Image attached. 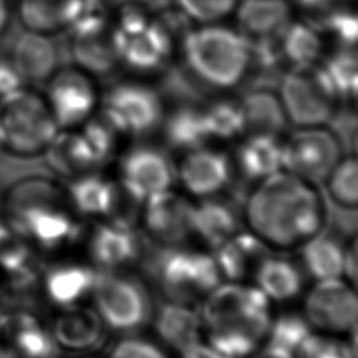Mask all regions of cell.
Wrapping results in <instances>:
<instances>
[{
  "mask_svg": "<svg viewBox=\"0 0 358 358\" xmlns=\"http://www.w3.org/2000/svg\"><path fill=\"white\" fill-rule=\"evenodd\" d=\"M246 220L264 245L289 249L322 234L326 204L312 182L275 172L249 196Z\"/></svg>",
  "mask_w": 358,
  "mask_h": 358,
  "instance_id": "obj_1",
  "label": "cell"
},
{
  "mask_svg": "<svg viewBox=\"0 0 358 358\" xmlns=\"http://www.w3.org/2000/svg\"><path fill=\"white\" fill-rule=\"evenodd\" d=\"M66 190L45 175H27L1 192V221L32 249L55 250L71 243L78 225L66 208Z\"/></svg>",
  "mask_w": 358,
  "mask_h": 358,
  "instance_id": "obj_2",
  "label": "cell"
},
{
  "mask_svg": "<svg viewBox=\"0 0 358 358\" xmlns=\"http://www.w3.org/2000/svg\"><path fill=\"white\" fill-rule=\"evenodd\" d=\"M176 55L186 76L213 94H228L250 77L252 43L225 22L192 25L179 38Z\"/></svg>",
  "mask_w": 358,
  "mask_h": 358,
  "instance_id": "obj_3",
  "label": "cell"
},
{
  "mask_svg": "<svg viewBox=\"0 0 358 358\" xmlns=\"http://www.w3.org/2000/svg\"><path fill=\"white\" fill-rule=\"evenodd\" d=\"M59 127L43 94L21 85L0 96V150L17 158L42 155Z\"/></svg>",
  "mask_w": 358,
  "mask_h": 358,
  "instance_id": "obj_4",
  "label": "cell"
},
{
  "mask_svg": "<svg viewBox=\"0 0 358 358\" xmlns=\"http://www.w3.org/2000/svg\"><path fill=\"white\" fill-rule=\"evenodd\" d=\"M99 113L119 134L145 136L161 127L165 98L147 78L129 76L101 91Z\"/></svg>",
  "mask_w": 358,
  "mask_h": 358,
  "instance_id": "obj_5",
  "label": "cell"
},
{
  "mask_svg": "<svg viewBox=\"0 0 358 358\" xmlns=\"http://www.w3.org/2000/svg\"><path fill=\"white\" fill-rule=\"evenodd\" d=\"M277 94L295 127L326 126L341 103L319 64L285 69Z\"/></svg>",
  "mask_w": 358,
  "mask_h": 358,
  "instance_id": "obj_6",
  "label": "cell"
},
{
  "mask_svg": "<svg viewBox=\"0 0 358 358\" xmlns=\"http://www.w3.org/2000/svg\"><path fill=\"white\" fill-rule=\"evenodd\" d=\"M208 330H232L259 343L270 327L268 298L257 287L217 285L203 305Z\"/></svg>",
  "mask_w": 358,
  "mask_h": 358,
  "instance_id": "obj_7",
  "label": "cell"
},
{
  "mask_svg": "<svg viewBox=\"0 0 358 358\" xmlns=\"http://www.w3.org/2000/svg\"><path fill=\"white\" fill-rule=\"evenodd\" d=\"M150 270L162 289L175 302H187L220 285V270L213 256L176 248L159 250Z\"/></svg>",
  "mask_w": 358,
  "mask_h": 358,
  "instance_id": "obj_8",
  "label": "cell"
},
{
  "mask_svg": "<svg viewBox=\"0 0 358 358\" xmlns=\"http://www.w3.org/2000/svg\"><path fill=\"white\" fill-rule=\"evenodd\" d=\"M112 38L120 67L143 78L165 71L176 55L179 42L173 29L157 17L131 34L112 32Z\"/></svg>",
  "mask_w": 358,
  "mask_h": 358,
  "instance_id": "obj_9",
  "label": "cell"
},
{
  "mask_svg": "<svg viewBox=\"0 0 358 358\" xmlns=\"http://www.w3.org/2000/svg\"><path fill=\"white\" fill-rule=\"evenodd\" d=\"M43 98L59 129H76L99 108L98 80L76 67H59L45 83Z\"/></svg>",
  "mask_w": 358,
  "mask_h": 358,
  "instance_id": "obj_10",
  "label": "cell"
},
{
  "mask_svg": "<svg viewBox=\"0 0 358 358\" xmlns=\"http://www.w3.org/2000/svg\"><path fill=\"white\" fill-rule=\"evenodd\" d=\"M91 292L98 316L113 330L133 331L150 317V299L134 278L101 273L95 275Z\"/></svg>",
  "mask_w": 358,
  "mask_h": 358,
  "instance_id": "obj_11",
  "label": "cell"
},
{
  "mask_svg": "<svg viewBox=\"0 0 358 358\" xmlns=\"http://www.w3.org/2000/svg\"><path fill=\"white\" fill-rule=\"evenodd\" d=\"M343 147L336 134L324 126L296 127L281 143V168L308 182L327 178L340 161Z\"/></svg>",
  "mask_w": 358,
  "mask_h": 358,
  "instance_id": "obj_12",
  "label": "cell"
},
{
  "mask_svg": "<svg viewBox=\"0 0 358 358\" xmlns=\"http://www.w3.org/2000/svg\"><path fill=\"white\" fill-rule=\"evenodd\" d=\"M57 345L48 327L31 310H0V358H56Z\"/></svg>",
  "mask_w": 358,
  "mask_h": 358,
  "instance_id": "obj_13",
  "label": "cell"
},
{
  "mask_svg": "<svg viewBox=\"0 0 358 358\" xmlns=\"http://www.w3.org/2000/svg\"><path fill=\"white\" fill-rule=\"evenodd\" d=\"M308 323L327 330L355 331L358 302L352 288L340 278L320 280L305 301Z\"/></svg>",
  "mask_w": 358,
  "mask_h": 358,
  "instance_id": "obj_14",
  "label": "cell"
},
{
  "mask_svg": "<svg viewBox=\"0 0 358 358\" xmlns=\"http://www.w3.org/2000/svg\"><path fill=\"white\" fill-rule=\"evenodd\" d=\"M120 178L131 199L145 201L152 194L169 189L173 172L164 151L152 145H137L123 157Z\"/></svg>",
  "mask_w": 358,
  "mask_h": 358,
  "instance_id": "obj_15",
  "label": "cell"
},
{
  "mask_svg": "<svg viewBox=\"0 0 358 358\" xmlns=\"http://www.w3.org/2000/svg\"><path fill=\"white\" fill-rule=\"evenodd\" d=\"M7 59L24 85L45 84L60 67L53 36L25 29L13 43Z\"/></svg>",
  "mask_w": 358,
  "mask_h": 358,
  "instance_id": "obj_16",
  "label": "cell"
},
{
  "mask_svg": "<svg viewBox=\"0 0 358 358\" xmlns=\"http://www.w3.org/2000/svg\"><path fill=\"white\" fill-rule=\"evenodd\" d=\"M73 64L94 78L109 77L119 67V59L112 38L110 22L96 27L69 29Z\"/></svg>",
  "mask_w": 358,
  "mask_h": 358,
  "instance_id": "obj_17",
  "label": "cell"
},
{
  "mask_svg": "<svg viewBox=\"0 0 358 358\" xmlns=\"http://www.w3.org/2000/svg\"><path fill=\"white\" fill-rule=\"evenodd\" d=\"M144 206L147 231L166 245H175L192 235V210L186 199L168 190L148 197Z\"/></svg>",
  "mask_w": 358,
  "mask_h": 358,
  "instance_id": "obj_18",
  "label": "cell"
},
{
  "mask_svg": "<svg viewBox=\"0 0 358 358\" xmlns=\"http://www.w3.org/2000/svg\"><path fill=\"white\" fill-rule=\"evenodd\" d=\"M291 0H238L236 28L250 41H274L294 18Z\"/></svg>",
  "mask_w": 358,
  "mask_h": 358,
  "instance_id": "obj_19",
  "label": "cell"
},
{
  "mask_svg": "<svg viewBox=\"0 0 358 358\" xmlns=\"http://www.w3.org/2000/svg\"><path fill=\"white\" fill-rule=\"evenodd\" d=\"M183 186L196 196H210L229 180L231 165L225 154L199 147L189 151L179 169Z\"/></svg>",
  "mask_w": 358,
  "mask_h": 358,
  "instance_id": "obj_20",
  "label": "cell"
},
{
  "mask_svg": "<svg viewBox=\"0 0 358 358\" xmlns=\"http://www.w3.org/2000/svg\"><path fill=\"white\" fill-rule=\"evenodd\" d=\"M140 252V241L124 220H115L95 228L90 241L94 262L103 268H117L133 262Z\"/></svg>",
  "mask_w": 358,
  "mask_h": 358,
  "instance_id": "obj_21",
  "label": "cell"
},
{
  "mask_svg": "<svg viewBox=\"0 0 358 358\" xmlns=\"http://www.w3.org/2000/svg\"><path fill=\"white\" fill-rule=\"evenodd\" d=\"M102 320L96 310L77 305L63 308L55 319L50 331L57 348L73 352L88 351L102 340Z\"/></svg>",
  "mask_w": 358,
  "mask_h": 358,
  "instance_id": "obj_22",
  "label": "cell"
},
{
  "mask_svg": "<svg viewBox=\"0 0 358 358\" xmlns=\"http://www.w3.org/2000/svg\"><path fill=\"white\" fill-rule=\"evenodd\" d=\"M96 273L77 263H57L42 273L41 285L45 298L59 308L77 305L94 285Z\"/></svg>",
  "mask_w": 358,
  "mask_h": 358,
  "instance_id": "obj_23",
  "label": "cell"
},
{
  "mask_svg": "<svg viewBox=\"0 0 358 358\" xmlns=\"http://www.w3.org/2000/svg\"><path fill=\"white\" fill-rule=\"evenodd\" d=\"M324 36L309 21L294 17L277 38V48L285 69L317 64L327 50Z\"/></svg>",
  "mask_w": 358,
  "mask_h": 358,
  "instance_id": "obj_24",
  "label": "cell"
},
{
  "mask_svg": "<svg viewBox=\"0 0 358 358\" xmlns=\"http://www.w3.org/2000/svg\"><path fill=\"white\" fill-rule=\"evenodd\" d=\"M83 0H17V15L25 31L55 35L76 22Z\"/></svg>",
  "mask_w": 358,
  "mask_h": 358,
  "instance_id": "obj_25",
  "label": "cell"
},
{
  "mask_svg": "<svg viewBox=\"0 0 358 358\" xmlns=\"http://www.w3.org/2000/svg\"><path fill=\"white\" fill-rule=\"evenodd\" d=\"M42 155L55 173L66 178H77L98 165L81 131L74 129H59Z\"/></svg>",
  "mask_w": 358,
  "mask_h": 358,
  "instance_id": "obj_26",
  "label": "cell"
},
{
  "mask_svg": "<svg viewBox=\"0 0 358 358\" xmlns=\"http://www.w3.org/2000/svg\"><path fill=\"white\" fill-rule=\"evenodd\" d=\"M239 106L248 134L278 136L289 124L277 91L267 87L249 90L239 99Z\"/></svg>",
  "mask_w": 358,
  "mask_h": 358,
  "instance_id": "obj_27",
  "label": "cell"
},
{
  "mask_svg": "<svg viewBox=\"0 0 358 358\" xmlns=\"http://www.w3.org/2000/svg\"><path fill=\"white\" fill-rule=\"evenodd\" d=\"M155 329L158 336L180 354L190 351L201 343V317L180 302L172 301L159 306Z\"/></svg>",
  "mask_w": 358,
  "mask_h": 358,
  "instance_id": "obj_28",
  "label": "cell"
},
{
  "mask_svg": "<svg viewBox=\"0 0 358 358\" xmlns=\"http://www.w3.org/2000/svg\"><path fill=\"white\" fill-rule=\"evenodd\" d=\"M164 137L169 147L178 150H196L210 140L201 106L183 102L176 108L166 110L161 123Z\"/></svg>",
  "mask_w": 358,
  "mask_h": 358,
  "instance_id": "obj_29",
  "label": "cell"
},
{
  "mask_svg": "<svg viewBox=\"0 0 358 358\" xmlns=\"http://www.w3.org/2000/svg\"><path fill=\"white\" fill-rule=\"evenodd\" d=\"M214 249L220 274L229 281L243 278L266 255V245L253 234H235Z\"/></svg>",
  "mask_w": 358,
  "mask_h": 358,
  "instance_id": "obj_30",
  "label": "cell"
},
{
  "mask_svg": "<svg viewBox=\"0 0 358 358\" xmlns=\"http://www.w3.org/2000/svg\"><path fill=\"white\" fill-rule=\"evenodd\" d=\"M238 164L245 178L264 179L281 169L278 136L252 133L238 148Z\"/></svg>",
  "mask_w": 358,
  "mask_h": 358,
  "instance_id": "obj_31",
  "label": "cell"
},
{
  "mask_svg": "<svg viewBox=\"0 0 358 358\" xmlns=\"http://www.w3.org/2000/svg\"><path fill=\"white\" fill-rule=\"evenodd\" d=\"M238 218L235 210L220 200H203L193 206L192 232L207 245L217 248L236 234Z\"/></svg>",
  "mask_w": 358,
  "mask_h": 358,
  "instance_id": "obj_32",
  "label": "cell"
},
{
  "mask_svg": "<svg viewBox=\"0 0 358 358\" xmlns=\"http://www.w3.org/2000/svg\"><path fill=\"white\" fill-rule=\"evenodd\" d=\"M66 194L78 213L88 215L109 214L117 201V192L113 183L96 175L73 178Z\"/></svg>",
  "mask_w": 358,
  "mask_h": 358,
  "instance_id": "obj_33",
  "label": "cell"
},
{
  "mask_svg": "<svg viewBox=\"0 0 358 358\" xmlns=\"http://www.w3.org/2000/svg\"><path fill=\"white\" fill-rule=\"evenodd\" d=\"M257 288L274 301H288L301 291L299 270L287 259L264 256L256 266Z\"/></svg>",
  "mask_w": 358,
  "mask_h": 358,
  "instance_id": "obj_34",
  "label": "cell"
},
{
  "mask_svg": "<svg viewBox=\"0 0 358 358\" xmlns=\"http://www.w3.org/2000/svg\"><path fill=\"white\" fill-rule=\"evenodd\" d=\"M333 87L340 102L352 101L357 95V53L355 48L336 46L326 50L317 63Z\"/></svg>",
  "mask_w": 358,
  "mask_h": 358,
  "instance_id": "obj_35",
  "label": "cell"
},
{
  "mask_svg": "<svg viewBox=\"0 0 358 358\" xmlns=\"http://www.w3.org/2000/svg\"><path fill=\"white\" fill-rule=\"evenodd\" d=\"M343 259L344 250L331 236L319 234L303 243V264L317 281L338 278L343 274Z\"/></svg>",
  "mask_w": 358,
  "mask_h": 358,
  "instance_id": "obj_36",
  "label": "cell"
},
{
  "mask_svg": "<svg viewBox=\"0 0 358 358\" xmlns=\"http://www.w3.org/2000/svg\"><path fill=\"white\" fill-rule=\"evenodd\" d=\"M204 124L210 138L231 140L245 133V122L239 99L218 94L206 106H201Z\"/></svg>",
  "mask_w": 358,
  "mask_h": 358,
  "instance_id": "obj_37",
  "label": "cell"
},
{
  "mask_svg": "<svg viewBox=\"0 0 358 358\" xmlns=\"http://www.w3.org/2000/svg\"><path fill=\"white\" fill-rule=\"evenodd\" d=\"M32 267V246L0 220V274L11 278L28 277Z\"/></svg>",
  "mask_w": 358,
  "mask_h": 358,
  "instance_id": "obj_38",
  "label": "cell"
},
{
  "mask_svg": "<svg viewBox=\"0 0 358 358\" xmlns=\"http://www.w3.org/2000/svg\"><path fill=\"white\" fill-rule=\"evenodd\" d=\"M358 165L354 155H350L334 165L327 175V190L331 200L343 208H355L358 203Z\"/></svg>",
  "mask_w": 358,
  "mask_h": 358,
  "instance_id": "obj_39",
  "label": "cell"
},
{
  "mask_svg": "<svg viewBox=\"0 0 358 358\" xmlns=\"http://www.w3.org/2000/svg\"><path fill=\"white\" fill-rule=\"evenodd\" d=\"M173 8L190 24L225 22L234 15L238 0H172Z\"/></svg>",
  "mask_w": 358,
  "mask_h": 358,
  "instance_id": "obj_40",
  "label": "cell"
},
{
  "mask_svg": "<svg viewBox=\"0 0 358 358\" xmlns=\"http://www.w3.org/2000/svg\"><path fill=\"white\" fill-rule=\"evenodd\" d=\"M310 334L308 320L298 315H284L270 323L267 336L268 345L284 350L294 355L303 340Z\"/></svg>",
  "mask_w": 358,
  "mask_h": 358,
  "instance_id": "obj_41",
  "label": "cell"
},
{
  "mask_svg": "<svg viewBox=\"0 0 358 358\" xmlns=\"http://www.w3.org/2000/svg\"><path fill=\"white\" fill-rule=\"evenodd\" d=\"M81 126L83 129L80 131L87 141L96 164H103L112 155L119 133L101 113H94Z\"/></svg>",
  "mask_w": 358,
  "mask_h": 358,
  "instance_id": "obj_42",
  "label": "cell"
},
{
  "mask_svg": "<svg viewBox=\"0 0 358 358\" xmlns=\"http://www.w3.org/2000/svg\"><path fill=\"white\" fill-rule=\"evenodd\" d=\"M355 340L348 344L338 338L310 333L294 352V358H355Z\"/></svg>",
  "mask_w": 358,
  "mask_h": 358,
  "instance_id": "obj_43",
  "label": "cell"
},
{
  "mask_svg": "<svg viewBox=\"0 0 358 358\" xmlns=\"http://www.w3.org/2000/svg\"><path fill=\"white\" fill-rule=\"evenodd\" d=\"M108 358H166L152 343L143 338H124L117 343Z\"/></svg>",
  "mask_w": 358,
  "mask_h": 358,
  "instance_id": "obj_44",
  "label": "cell"
},
{
  "mask_svg": "<svg viewBox=\"0 0 358 358\" xmlns=\"http://www.w3.org/2000/svg\"><path fill=\"white\" fill-rule=\"evenodd\" d=\"M24 85L8 59H0V96Z\"/></svg>",
  "mask_w": 358,
  "mask_h": 358,
  "instance_id": "obj_45",
  "label": "cell"
},
{
  "mask_svg": "<svg viewBox=\"0 0 358 358\" xmlns=\"http://www.w3.org/2000/svg\"><path fill=\"white\" fill-rule=\"evenodd\" d=\"M357 267H358V255H357V243L352 242L345 250H344V259H343V274L347 275L350 281H355L357 278Z\"/></svg>",
  "mask_w": 358,
  "mask_h": 358,
  "instance_id": "obj_46",
  "label": "cell"
},
{
  "mask_svg": "<svg viewBox=\"0 0 358 358\" xmlns=\"http://www.w3.org/2000/svg\"><path fill=\"white\" fill-rule=\"evenodd\" d=\"M256 358H294V355L284 350L267 345Z\"/></svg>",
  "mask_w": 358,
  "mask_h": 358,
  "instance_id": "obj_47",
  "label": "cell"
},
{
  "mask_svg": "<svg viewBox=\"0 0 358 358\" xmlns=\"http://www.w3.org/2000/svg\"><path fill=\"white\" fill-rule=\"evenodd\" d=\"M10 22V4L8 0H0V36L6 32Z\"/></svg>",
  "mask_w": 358,
  "mask_h": 358,
  "instance_id": "obj_48",
  "label": "cell"
},
{
  "mask_svg": "<svg viewBox=\"0 0 358 358\" xmlns=\"http://www.w3.org/2000/svg\"><path fill=\"white\" fill-rule=\"evenodd\" d=\"M126 1H133V3H138V4H143L148 8L151 7H155V6H161L165 0H126Z\"/></svg>",
  "mask_w": 358,
  "mask_h": 358,
  "instance_id": "obj_49",
  "label": "cell"
},
{
  "mask_svg": "<svg viewBox=\"0 0 358 358\" xmlns=\"http://www.w3.org/2000/svg\"><path fill=\"white\" fill-rule=\"evenodd\" d=\"M3 296H4V288H3V282H1V280H0V305H1Z\"/></svg>",
  "mask_w": 358,
  "mask_h": 358,
  "instance_id": "obj_50",
  "label": "cell"
},
{
  "mask_svg": "<svg viewBox=\"0 0 358 358\" xmlns=\"http://www.w3.org/2000/svg\"><path fill=\"white\" fill-rule=\"evenodd\" d=\"M0 211H1V192H0ZM1 220V218H0Z\"/></svg>",
  "mask_w": 358,
  "mask_h": 358,
  "instance_id": "obj_51",
  "label": "cell"
}]
</instances>
